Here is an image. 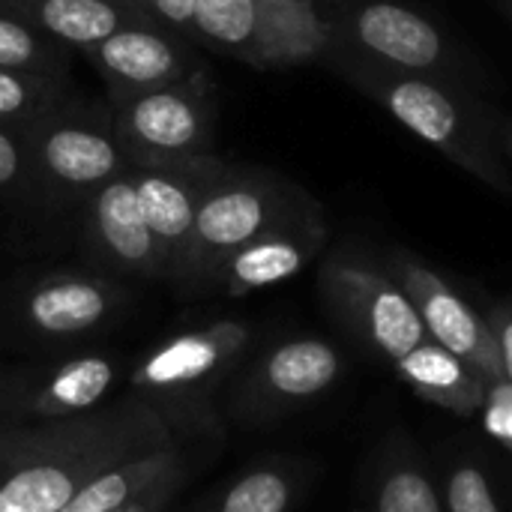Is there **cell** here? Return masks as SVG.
<instances>
[{"mask_svg":"<svg viewBox=\"0 0 512 512\" xmlns=\"http://www.w3.org/2000/svg\"><path fill=\"white\" fill-rule=\"evenodd\" d=\"M369 512H447L429 468L414 447L390 444L384 450L372 474Z\"/></svg>","mask_w":512,"mask_h":512,"instance_id":"ffe728a7","label":"cell"},{"mask_svg":"<svg viewBox=\"0 0 512 512\" xmlns=\"http://www.w3.org/2000/svg\"><path fill=\"white\" fill-rule=\"evenodd\" d=\"M63 99H69L66 78L0 66V126L24 135Z\"/></svg>","mask_w":512,"mask_h":512,"instance_id":"603a6c76","label":"cell"},{"mask_svg":"<svg viewBox=\"0 0 512 512\" xmlns=\"http://www.w3.org/2000/svg\"><path fill=\"white\" fill-rule=\"evenodd\" d=\"M0 6L81 54L129 24H147L132 0H0Z\"/></svg>","mask_w":512,"mask_h":512,"instance_id":"e0dca14e","label":"cell"},{"mask_svg":"<svg viewBox=\"0 0 512 512\" xmlns=\"http://www.w3.org/2000/svg\"><path fill=\"white\" fill-rule=\"evenodd\" d=\"M153 420L150 411L132 426L126 417H120V423L102 420L84 444L24 462L0 483V512H60L105 468L159 450L162 444H147V429L156 426Z\"/></svg>","mask_w":512,"mask_h":512,"instance_id":"52a82bcc","label":"cell"},{"mask_svg":"<svg viewBox=\"0 0 512 512\" xmlns=\"http://www.w3.org/2000/svg\"><path fill=\"white\" fill-rule=\"evenodd\" d=\"M108 111L132 165L213 153L216 87L207 66L165 87L114 99Z\"/></svg>","mask_w":512,"mask_h":512,"instance_id":"5b68a950","label":"cell"},{"mask_svg":"<svg viewBox=\"0 0 512 512\" xmlns=\"http://www.w3.org/2000/svg\"><path fill=\"white\" fill-rule=\"evenodd\" d=\"M501 147H504V153H507V159H510L512 165V114L510 117H501Z\"/></svg>","mask_w":512,"mask_h":512,"instance_id":"4dcf8cb0","label":"cell"},{"mask_svg":"<svg viewBox=\"0 0 512 512\" xmlns=\"http://www.w3.org/2000/svg\"><path fill=\"white\" fill-rule=\"evenodd\" d=\"M393 366H396V375L420 399L459 417L477 414L486 405L489 390H492V384L474 366H468L462 357H456L453 351L441 348L432 339L411 348Z\"/></svg>","mask_w":512,"mask_h":512,"instance_id":"ac0fdd59","label":"cell"},{"mask_svg":"<svg viewBox=\"0 0 512 512\" xmlns=\"http://www.w3.org/2000/svg\"><path fill=\"white\" fill-rule=\"evenodd\" d=\"M168 492H171V477H168L165 483H159L156 489H150L144 498H138L135 504H129L126 510H120V512H156L159 510V504L168 498Z\"/></svg>","mask_w":512,"mask_h":512,"instance_id":"f546056e","label":"cell"},{"mask_svg":"<svg viewBox=\"0 0 512 512\" xmlns=\"http://www.w3.org/2000/svg\"><path fill=\"white\" fill-rule=\"evenodd\" d=\"M192 42L198 48L252 63L255 0H198L192 15Z\"/></svg>","mask_w":512,"mask_h":512,"instance_id":"7402d4cb","label":"cell"},{"mask_svg":"<svg viewBox=\"0 0 512 512\" xmlns=\"http://www.w3.org/2000/svg\"><path fill=\"white\" fill-rule=\"evenodd\" d=\"M0 66L66 78L69 48L57 45L54 39L39 33L33 24H27L6 6H0Z\"/></svg>","mask_w":512,"mask_h":512,"instance_id":"cb8c5ba5","label":"cell"},{"mask_svg":"<svg viewBox=\"0 0 512 512\" xmlns=\"http://www.w3.org/2000/svg\"><path fill=\"white\" fill-rule=\"evenodd\" d=\"M228 168L216 153L177 159V162H138L132 165V183L150 234L159 246L165 279L180 282L189 258L192 228L198 204L207 186Z\"/></svg>","mask_w":512,"mask_h":512,"instance_id":"9c48e42d","label":"cell"},{"mask_svg":"<svg viewBox=\"0 0 512 512\" xmlns=\"http://www.w3.org/2000/svg\"><path fill=\"white\" fill-rule=\"evenodd\" d=\"M180 468V459L168 450H150L144 456L117 462L96 474L90 483H84L72 501L60 512H120L138 498H144L150 489L165 483L174 471Z\"/></svg>","mask_w":512,"mask_h":512,"instance_id":"d6986e66","label":"cell"},{"mask_svg":"<svg viewBox=\"0 0 512 512\" xmlns=\"http://www.w3.org/2000/svg\"><path fill=\"white\" fill-rule=\"evenodd\" d=\"M30 150L21 132L0 126V192H33Z\"/></svg>","mask_w":512,"mask_h":512,"instance_id":"4316f807","label":"cell"},{"mask_svg":"<svg viewBox=\"0 0 512 512\" xmlns=\"http://www.w3.org/2000/svg\"><path fill=\"white\" fill-rule=\"evenodd\" d=\"M327 66L423 144L435 147L489 189L512 198V165L501 147L504 114H498L480 90L447 78L381 69L342 54Z\"/></svg>","mask_w":512,"mask_h":512,"instance_id":"6da1fadb","label":"cell"},{"mask_svg":"<svg viewBox=\"0 0 512 512\" xmlns=\"http://www.w3.org/2000/svg\"><path fill=\"white\" fill-rule=\"evenodd\" d=\"M117 300V288L102 276L54 273L24 294V318L45 336H78L96 330Z\"/></svg>","mask_w":512,"mask_h":512,"instance_id":"2e32d148","label":"cell"},{"mask_svg":"<svg viewBox=\"0 0 512 512\" xmlns=\"http://www.w3.org/2000/svg\"><path fill=\"white\" fill-rule=\"evenodd\" d=\"M33 186L48 198L87 201L108 180L132 171L111 111H96L63 99L24 132Z\"/></svg>","mask_w":512,"mask_h":512,"instance_id":"277c9868","label":"cell"},{"mask_svg":"<svg viewBox=\"0 0 512 512\" xmlns=\"http://www.w3.org/2000/svg\"><path fill=\"white\" fill-rule=\"evenodd\" d=\"M297 495V480L285 468H258L243 474L228 495L222 498L219 512H288Z\"/></svg>","mask_w":512,"mask_h":512,"instance_id":"d4e9b609","label":"cell"},{"mask_svg":"<svg viewBox=\"0 0 512 512\" xmlns=\"http://www.w3.org/2000/svg\"><path fill=\"white\" fill-rule=\"evenodd\" d=\"M324 6L336 30V54L342 57L393 72L447 78L474 90L486 84L471 51L405 0H327Z\"/></svg>","mask_w":512,"mask_h":512,"instance_id":"7a4b0ae2","label":"cell"},{"mask_svg":"<svg viewBox=\"0 0 512 512\" xmlns=\"http://www.w3.org/2000/svg\"><path fill=\"white\" fill-rule=\"evenodd\" d=\"M114 381V363L105 357H78L54 372L36 393L33 411L39 417H69L96 405Z\"/></svg>","mask_w":512,"mask_h":512,"instance_id":"44dd1931","label":"cell"},{"mask_svg":"<svg viewBox=\"0 0 512 512\" xmlns=\"http://www.w3.org/2000/svg\"><path fill=\"white\" fill-rule=\"evenodd\" d=\"M252 330L243 321H216L201 330L180 333L150 351L132 372L138 390H186L213 381L249 348Z\"/></svg>","mask_w":512,"mask_h":512,"instance_id":"4fadbf2b","label":"cell"},{"mask_svg":"<svg viewBox=\"0 0 512 512\" xmlns=\"http://www.w3.org/2000/svg\"><path fill=\"white\" fill-rule=\"evenodd\" d=\"M84 57L105 81L108 102L165 87L204 66L192 39L156 24H129L84 51Z\"/></svg>","mask_w":512,"mask_h":512,"instance_id":"30bf717a","label":"cell"},{"mask_svg":"<svg viewBox=\"0 0 512 512\" xmlns=\"http://www.w3.org/2000/svg\"><path fill=\"white\" fill-rule=\"evenodd\" d=\"M327 240L330 228L321 204H315L243 243L225 261L216 288L228 297H246L252 291L288 282L324 252Z\"/></svg>","mask_w":512,"mask_h":512,"instance_id":"7c38bea8","label":"cell"},{"mask_svg":"<svg viewBox=\"0 0 512 512\" xmlns=\"http://www.w3.org/2000/svg\"><path fill=\"white\" fill-rule=\"evenodd\" d=\"M486 318H489V324H492V330H495V339H498V348H501L504 387L512 393V297L498 300Z\"/></svg>","mask_w":512,"mask_h":512,"instance_id":"f1b7e54d","label":"cell"},{"mask_svg":"<svg viewBox=\"0 0 512 512\" xmlns=\"http://www.w3.org/2000/svg\"><path fill=\"white\" fill-rule=\"evenodd\" d=\"M132 3L147 24L192 39V15L198 0H132Z\"/></svg>","mask_w":512,"mask_h":512,"instance_id":"83f0119b","label":"cell"},{"mask_svg":"<svg viewBox=\"0 0 512 512\" xmlns=\"http://www.w3.org/2000/svg\"><path fill=\"white\" fill-rule=\"evenodd\" d=\"M318 285L330 315L360 345L390 363L429 339L411 297L381 267V261L333 252L321 267Z\"/></svg>","mask_w":512,"mask_h":512,"instance_id":"8992f818","label":"cell"},{"mask_svg":"<svg viewBox=\"0 0 512 512\" xmlns=\"http://www.w3.org/2000/svg\"><path fill=\"white\" fill-rule=\"evenodd\" d=\"M315 204L306 189L276 171L228 165L198 204L186 270L177 285L183 291L216 288L225 261L243 243Z\"/></svg>","mask_w":512,"mask_h":512,"instance_id":"3957f363","label":"cell"},{"mask_svg":"<svg viewBox=\"0 0 512 512\" xmlns=\"http://www.w3.org/2000/svg\"><path fill=\"white\" fill-rule=\"evenodd\" d=\"M336 30L321 0H255V69H297L330 63Z\"/></svg>","mask_w":512,"mask_h":512,"instance_id":"5bb4252c","label":"cell"},{"mask_svg":"<svg viewBox=\"0 0 512 512\" xmlns=\"http://www.w3.org/2000/svg\"><path fill=\"white\" fill-rule=\"evenodd\" d=\"M84 246L114 273L165 279L162 255L141 213L132 171L108 180L84 201Z\"/></svg>","mask_w":512,"mask_h":512,"instance_id":"8fae6325","label":"cell"},{"mask_svg":"<svg viewBox=\"0 0 512 512\" xmlns=\"http://www.w3.org/2000/svg\"><path fill=\"white\" fill-rule=\"evenodd\" d=\"M501 9H504V15L512 21V0H501Z\"/></svg>","mask_w":512,"mask_h":512,"instance_id":"1f68e13d","label":"cell"},{"mask_svg":"<svg viewBox=\"0 0 512 512\" xmlns=\"http://www.w3.org/2000/svg\"><path fill=\"white\" fill-rule=\"evenodd\" d=\"M381 267L402 285L432 342L474 366L492 387L504 384V363L495 330L438 270L408 249H387Z\"/></svg>","mask_w":512,"mask_h":512,"instance_id":"ba28073f","label":"cell"},{"mask_svg":"<svg viewBox=\"0 0 512 512\" xmlns=\"http://www.w3.org/2000/svg\"><path fill=\"white\" fill-rule=\"evenodd\" d=\"M345 372V360L336 345L303 336L276 345L255 369L258 402L270 408H291L327 393Z\"/></svg>","mask_w":512,"mask_h":512,"instance_id":"9a60e30c","label":"cell"},{"mask_svg":"<svg viewBox=\"0 0 512 512\" xmlns=\"http://www.w3.org/2000/svg\"><path fill=\"white\" fill-rule=\"evenodd\" d=\"M444 510L447 512H504L495 486L483 465L471 456L450 462L444 474Z\"/></svg>","mask_w":512,"mask_h":512,"instance_id":"484cf974","label":"cell"}]
</instances>
